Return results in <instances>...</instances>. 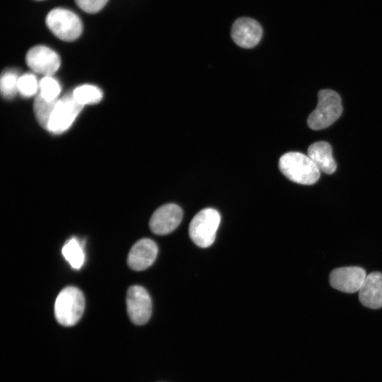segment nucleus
<instances>
[{"mask_svg":"<svg viewBox=\"0 0 382 382\" xmlns=\"http://www.w3.org/2000/svg\"><path fill=\"white\" fill-rule=\"evenodd\" d=\"M282 173L292 182L313 185L320 178V170L308 155L297 151L283 154L279 160Z\"/></svg>","mask_w":382,"mask_h":382,"instance_id":"obj_1","label":"nucleus"},{"mask_svg":"<svg viewBox=\"0 0 382 382\" xmlns=\"http://www.w3.org/2000/svg\"><path fill=\"white\" fill-rule=\"evenodd\" d=\"M342 105L339 94L330 89L318 92V104L309 115L307 124L313 130L328 127L342 115Z\"/></svg>","mask_w":382,"mask_h":382,"instance_id":"obj_2","label":"nucleus"},{"mask_svg":"<svg viewBox=\"0 0 382 382\" xmlns=\"http://www.w3.org/2000/svg\"><path fill=\"white\" fill-rule=\"evenodd\" d=\"M84 308L85 299L82 291L75 286H66L55 300L56 320L64 326L74 325L82 316Z\"/></svg>","mask_w":382,"mask_h":382,"instance_id":"obj_3","label":"nucleus"},{"mask_svg":"<svg viewBox=\"0 0 382 382\" xmlns=\"http://www.w3.org/2000/svg\"><path fill=\"white\" fill-rule=\"evenodd\" d=\"M221 216L214 209L206 208L199 212L192 219L189 235L199 247L207 248L214 241Z\"/></svg>","mask_w":382,"mask_h":382,"instance_id":"obj_4","label":"nucleus"},{"mask_svg":"<svg viewBox=\"0 0 382 382\" xmlns=\"http://www.w3.org/2000/svg\"><path fill=\"white\" fill-rule=\"evenodd\" d=\"M45 22L52 33L64 41L75 40L83 30L79 17L73 11L63 8L51 10L46 16Z\"/></svg>","mask_w":382,"mask_h":382,"instance_id":"obj_5","label":"nucleus"},{"mask_svg":"<svg viewBox=\"0 0 382 382\" xmlns=\"http://www.w3.org/2000/svg\"><path fill=\"white\" fill-rule=\"evenodd\" d=\"M83 105L79 103L72 93L58 99L51 115L47 131L59 134L67 130L80 113Z\"/></svg>","mask_w":382,"mask_h":382,"instance_id":"obj_6","label":"nucleus"},{"mask_svg":"<svg viewBox=\"0 0 382 382\" xmlns=\"http://www.w3.org/2000/svg\"><path fill=\"white\" fill-rule=\"evenodd\" d=\"M127 311L131 321L138 325H144L149 320L152 312V303L148 291L142 286H130L126 296Z\"/></svg>","mask_w":382,"mask_h":382,"instance_id":"obj_7","label":"nucleus"},{"mask_svg":"<svg viewBox=\"0 0 382 382\" xmlns=\"http://www.w3.org/2000/svg\"><path fill=\"white\" fill-rule=\"evenodd\" d=\"M25 61L33 71L45 76L54 74L61 64L58 54L44 45H37L30 49L26 54Z\"/></svg>","mask_w":382,"mask_h":382,"instance_id":"obj_8","label":"nucleus"},{"mask_svg":"<svg viewBox=\"0 0 382 382\" xmlns=\"http://www.w3.org/2000/svg\"><path fill=\"white\" fill-rule=\"evenodd\" d=\"M366 277V271L360 267H342L330 272L329 282L337 290L352 294L359 291Z\"/></svg>","mask_w":382,"mask_h":382,"instance_id":"obj_9","label":"nucleus"},{"mask_svg":"<svg viewBox=\"0 0 382 382\" xmlns=\"http://www.w3.org/2000/svg\"><path fill=\"white\" fill-rule=\"evenodd\" d=\"M182 218L183 212L178 205L166 204L154 212L149 221V227L157 235H166L178 226Z\"/></svg>","mask_w":382,"mask_h":382,"instance_id":"obj_10","label":"nucleus"},{"mask_svg":"<svg viewBox=\"0 0 382 382\" xmlns=\"http://www.w3.org/2000/svg\"><path fill=\"white\" fill-rule=\"evenodd\" d=\"M231 38L241 47L252 48L262 36V29L257 21L250 18H240L233 24Z\"/></svg>","mask_w":382,"mask_h":382,"instance_id":"obj_11","label":"nucleus"},{"mask_svg":"<svg viewBox=\"0 0 382 382\" xmlns=\"http://www.w3.org/2000/svg\"><path fill=\"white\" fill-rule=\"evenodd\" d=\"M158 254L156 243L149 238H143L135 243L127 256L129 267L136 271L149 267L155 261Z\"/></svg>","mask_w":382,"mask_h":382,"instance_id":"obj_12","label":"nucleus"},{"mask_svg":"<svg viewBox=\"0 0 382 382\" xmlns=\"http://www.w3.org/2000/svg\"><path fill=\"white\" fill-rule=\"evenodd\" d=\"M359 299L365 307L377 309L382 307V274L371 272L359 291Z\"/></svg>","mask_w":382,"mask_h":382,"instance_id":"obj_13","label":"nucleus"},{"mask_svg":"<svg viewBox=\"0 0 382 382\" xmlns=\"http://www.w3.org/2000/svg\"><path fill=\"white\" fill-rule=\"evenodd\" d=\"M307 153L320 170L327 174H332L336 170L337 165L329 143L323 141L313 143L309 146Z\"/></svg>","mask_w":382,"mask_h":382,"instance_id":"obj_14","label":"nucleus"},{"mask_svg":"<svg viewBox=\"0 0 382 382\" xmlns=\"http://www.w3.org/2000/svg\"><path fill=\"white\" fill-rule=\"evenodd\" d=\"M57 100L46 99L39 93L35 99L33 108L36 119L41 127L47 130Z\"/></svg>","mask_w":382,"mask_h":382,"instance_id":"obj_15","label":"nucleus"},{"mask_svg":"<svg viewBox=\"0 0 382 382\" xmlns=\"http://www.w3.org/2000/svg\"><path fill=\"white\" fill-rule=\"evenodd\" d=\"M62 253L74 269H80L85 260V255L80 242L76 238L69 239L63 246Z\"/></svg>","mask_w":382,"mask_h":382,"instance_id":"obj_16","label":"nucleus"},{"mask_svg":"<svg viewBox=\"0 0 382 382\" xmlns=\"http://www.w3.org/2000/svg\"><path fill=\"white\" fill-rule=\"evenodd\" d=\"M73 97L81 105L94 104L99 103L103 98V92L97 86L86 84L76 88Z\"/></svg>","mask_w":382,"mask_h":382,"instance_id":"obj_17","label":"nucleus"},{"mask_svg":"<svg viewBox=\"0 0 382 382\" xmlns=\"http://www.w3.org/2000/svg\"><path fill=\"white\" fill-rule=\"evenodd\" d=\"M18 72L14 69H6L1 76L0 88L2 96L6 99L13 98L18 92Z\"/></svg>","mask_w":382,"mask_h":382,"instance_id":"obj_18","label":"nucleus"},{"mask_svg":"<svg viewBox=\"0 0 382 382\" xmlns=\"http://www.w3.org/2000/svg\"><path fill=\"white\" fill-rule=\"evenodd\" d=\"M39 90L43 98L48 100H56L61 91L59 83L52 76L43 77L39 82Z\"/></svg>","mask_w":382,"mask_h":382,"instance_id":"obj_19","label":"nucleus"},{"mask_svg":"<svg viewBox=\"0 0 382 382\" xmlns=\"http://www.w3.org/2000/svg\"><path fill=\"white\" fill-rule=\"evenodd\" d=\"M39 89V82L35 75L26 73L20 76L18 80V93L25 98L35 95Z\"/></svg>","mask_w":382,"mask_h":382,"instance_id":"obj_20","label":"nucleus"},{"mask_svg":"<svg viewBox=\"0 0 382 382\" xmlns=\"http://www.w3.org/2000/svg\"><path fill=\"white\" fill-rule=\"evenodd\" d=\"M108 0H75L76 4L83 11L95 13L100 11Z\"/></svg>","mask_w":382,"mask_h":382,"instance_id":"obj_21","label":"nucleus"}]
</instances>
